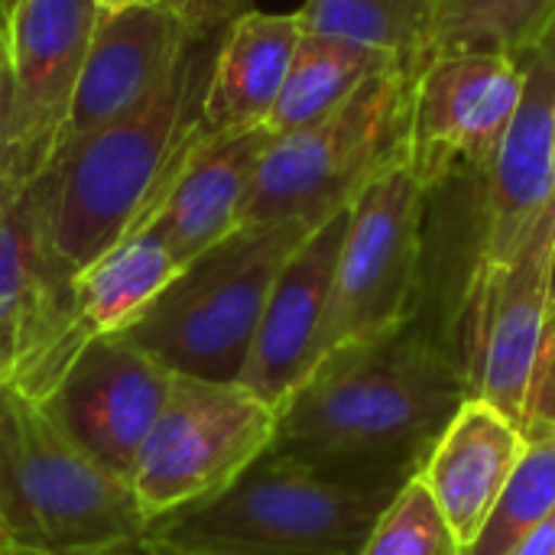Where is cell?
<instances>
[{
	"label": "cell",
	"mask_w": 555,
	"mask_h": 555,
	"mask_svg": "<svg viewBox=\"0 0 555 555\" xmlns=\"http://www.w3.org/2000/svg\"><path fill=\"white\" fill-rule=\"evenodd\" d=\"M185 46L182 23L156 0L101 10L59 143L137 111L172 75Z\"/></svg>",
	"instance_id": "2e32d148"
},
{
	"label": "cell",
	"mask_w": 555,
	"mask_h": 555,
	"mask_svg": "<svg viewBox=\"0 0 555 555\" xmlns=\"http://www.w3.org/2000/svg\"><path fill=\"white\" fill-rule=\"evenodd\" d=\"M13 3V0H10ZM7 26H10V7L0 0V46H7Z\"/></svg>",
	"instance_id": "1f68e13d"
},
{
	"label": "cell",
	"mask_w": 555,
	"mask_h": 555,
	"mask_svg": "<svg viewBox=\"0 0 555 555\" xmlns=\"http://www.w3.org/2000/svg\"><path fill=\"white\" fill-rule=\"evenodd\" d=\"M276 433V410L237 380H198L172 374L133 468L130 491L150 520L221 494Z\"/></svg>",
	"instance_id": "52a82bcc"
},
{
	"label": "cell",
	"mask_w": 555,
	"mask_h": 555,
	"mask_svg": "<svg viewBox=\"0 0 555 555\" xmlns=\"http://www.w3.org/2000/svg\"><path fill=\"white\" fill-rule=\"evenodd\" d=\"M88 341L75 270L49 237L36 179L0 182V354L10 387L42 403Z\"/></svg>",
	"instance_id": "9c48e42d"
},
{
	"label": "cell",
	"mask_w": 555,
	"mask_h": 555,
	"mask_svg": "<svg viewBox=\"0 0 555 555\" xmlns=\"http://www.w3.org/2000/svg\"><path fill=\"white\" fill-rule=\"evenodd\" d=\"M472 397L459 361L416 312L325 354L276 410L273 452L348 485H403Z\"/></svg>",
	"instance_id": "6da1fadb"
},
{
	"label": "cell",
	"mask_w": 555,
	"mask_h": 555,
	"mask_svg": "<svg viewBox=\"0 0 555 555\" xmlns=\"http://www.w3.org/2000/svg\"><path fill=\"white\" fill-rule=\"evenodd\" d=\"M507 555H555V514H550L533 533H527Z\"/></svg>",
	"instance_id": "f1b7e54d"
},
{
	"label": "cell",
	"mask_w": 555,
	"mask_h": 555,
	"mask_svg": "<svg viewBox=\"0 0 555 555\" xmlns=\"http://www.w3.org/2000/svg\"><path fill=\"white\" fill-rule=\"evenodd\" d=\"M436 13L439 0H306L296 20L302 33L341 36L423 68Z\"/></svg>",
	"instance_id": "7402d4cb"
},
{
	"label": "cell",
	"mask_w": 555,
	"mask_h": 555,
	"mask_svg": "<svg viewBox=\"0 0 555 555\" xmlns=\"http://www.w3.org/2000/svg\"><path fill=\"white\" fill-rule=\"evenodd\" d=\"M555 202L527 241L494 267H475L468 289L472 397L527 429V403L540 354L553 332Z\"/></svg>",
	"instance_id": "30bf717a"
},
{
	"label": "cell",
	"mask_w": 555,
	"mask_h": 555,
	"mask_svg": "<svg viewBox=\"0 0 555 555\" xmlns=\"http://www.w3.org/2000/svg\"><path fill=\"white\" fill-rule=\"evenodd\" d=\"M348 228V208L322 221L283 263L263 306L247 364L237 377L267 406L283 400L312 374L328 312L332 276Z\"/></svg>",
	"instance_id": "9a60e30c"
},
{
	"label": "cell",
	"mask_w": 555,
	"mask_h": 555,
	"mask_svg": "<svg viewBox=\"0 0 555 555\" xmlns=\"http://www.w3.org/2000/svg\"><path fill=\"white\" fill-rule=\"evenodd\" d=\"M114 555H159V553H150V550H143V546L137 543V546H130V550H124V553H114Z\"/></svg>",
	"instance_id": "d6a6232c"
},
{
	"label": "cell",
	"mask_w": 555,
	"mask_h": 555,
	"mask_svg": "<svg viewBox=\"0 0 555 555\" xmlns=\"http://www.w3.org/2000/svg\"><path fill=\"white\" fill-rule=\"evenodd\" d=\"M403 485L332 481L267 449L221 494L150 520L140 546L159 555H358Z\"/></svg>",
	"instance_id": "3957f363"
},
{
	"label": "cell",
	"mask_w": 555,
	"mask_h": 555,
	"mask_svg": "<svg viewBox=\"0 0 555 555\" xmlns=\"http://www.w3.org/2000/svg\"><path fill=\"white\" fill-rule=\"evenodd\" d=\"M315 228L299 218L241 224L189 260L124 335L172 374L237 380L283 263Z\"/></svg>",
	"instance_id": "5b68a950"
},
{
	"label": "cell",
	"mask_w": 555,
	"mask_h": 555,
	"mask_svg": "<svg viewBox=\"0 0 555 555\" xmlns=\"http://www.w3.org/2000/svg\"><path fill=\"white\" fill-rule=\"evenodd\" d=\"M517 59L524 94L481 172L485 208L475 267L504 263L555 202V20Z\"/></svg>",
	"instance_id": "5bb4252c"
},
{
	"label": "cell",
	"mask_w": 555,
	"mask_h": 555,
	"mask_svg": "<svg viewBox=\"0 0 555 555\" xmlns=\"http://www.w3.org/2000/svg\"><path fill=\"white\" fill-rule=\"evenodd\" d=\"M3 384H10V374H7V361H3V354H0V387Z\"/></svg>",
	"instance_id": "836d02e7"
},
{
	"label": "cell",
	"mask_w": 555,
	"mask_h": 555,
	"mask_svg": "<svg viewBox=\"0 0 555 555\" xmlns=\"http://www.w3.org/2000/svg\"><path fill=\"white\" fill-rule=\"evenodd\" d=\"M527 449V429L498 406L468 397L433 446L420 481L439 504L462 550L475 543Z\"/></svg>",
	"instance_id": "ac0fdd59"
},
{
	"label": "cell",
	"mask_w": 555,
	"mask_h": 555,
	"mask_svg": "<svg viewBox=\"0 0 555 555\" xmlns=\"http://www.w3.org/2000/svg\"><path fill=\"white\" fill-rule=\"evenodd\" d=\"M555 20V0H439L429 55L504 52L520 55Z\"/></svg>",
	"instance_id": "603a6c76"
},
{
	"label": "cell",
	"mask_w": 555,
	"mask_h": 555,
	"mask_svg": "<svg viewBox=\"0 0 555 555\" xmlns=\"http://www.w3.org/2000/svg\"><path fill=\"white\" fill-rule=\"evenodd\" d=\"M524 94V65L504 52L429 55L413 88L410 166L433 192L455 169L491 163Z\"/></svg>",
	"instance_id": "7c38bea8"
},
{
	"label": "cell",
	"mask_w": 555,
	"mask_h": 555,
	"mask_svg": "<svg viewBox=\"0 0 555 555\" xmlns=\"http://www.w3.org/2000/svg\"><path fill=\"white\" fill-rule=\"evenodd\" d=\"M553 325H555V319H553Z\"/></svg>",
	"instance_id": "d590c367"
},
{
	"label": "cell",
	"mask_w": 555,
	"mask_h": 555,
	"mask_svg": "<svg viewBox=\"0 0 555 555\" xmlns=\"http://www.w3.org/2000/svg\"><path fill=\"white\" fill-rule=\"evenodd\" d=\"M299 36L296 13L250 10L234 20L211 62L198 120L202 133L218 137L267 127Z\"/></svg>",
	"instance_id": "d6986e66"
},
{
	"label": "cell",
	"mask_w": 555,
	"mask_h": 555,
	"mask_svg": "<svg viewBox=\"0 0 555 555\" xmlns=\"http://www.w3.org/2000/svg\"><path fill=\"white\" fill-rule=\"evenodd\" d=\"M527 429H555V325L533 374L530 403H527Z\"/></svg>",
	"instance_id": "4316f807"
},
{
	"label": "cell",
	"mask_w": 555,
	"mask_h": 555,
	"mask_svg": "<svg viewBox=\"0 0 555 555\" xmlns=\"http://www.w3.org/2000/svg\"><path fill=\"white\" fill-rule=\"evenodd\" d=\"M553 296H555V237H553Z\"/></svg>",
	"instance_id": "e575fe53"
},
{
	"label": "cell",
	"mask_w": 555,
	"mask_h": 555,
	"mask_svg": "<svg viewBox=\"0 0 555 555\" xmlns=\"http://www.w3.org/2000/svg\"><path fill=\"white\" fill-rule=\"evenodd\" d=\"M98 13L94 0L10 3V124L3 169L13 182L29 185L59 146Z\"/></svg>",
	"instance_id": "8fae6325"
},
{
	"label": "cell",
	"mask_w": 555,
	"mask_h": 555,
	"mask_svg": "<svg viewBox=\"0 0 555 555\" xmlns=\"http://www.w3.org/2000/svg\"><path fill=\"white\" fill-rule=\"evenodd\" d=\"M426 198L429 189L410 159H400L348 205L319 361L345 345L387 335L413 315Z\"/></svg>",
	"instance_id": "ba28073f"
},
{
	"label": "cell",
	"mask_w": 555,
	"mask_h": 555,
	"mask_svg": "<svg viewBox=\"0 0 555 555\" xmlns=\"http://www.w3.org/2000/svg\"><path fill=\"white\" fill-rule=\"evenodd\" d=\"M179 260L153 228H137L75 273V306L88 338L117 335L176 280Z\"/></svg>",
	"instance_id": "ffe728a7"
},
{
	"label": "cell",
	"mask_w": 555,
	"mask_h": 555,
	"mask_svg": "<svg viewBox=\"0 0 555 555\" xmlns=\"http://www.w3.org/2000/svg\"><path fill=\"white\" fill-rule=\"evenodd\" d=\"M7 124H10V59L7 46H0V182H13L3 169V150H7ZM23 185V182H20Z\"/></svg>",
	"instance_id": "83f0119b"
},
{
	"label": "cell",
	"mask_w": 555,
	"mask_h": 555,
	"mask_svg": "<svg viewBox=\"0 0 555 555\" xmlns=\"http://www.w3.org/2000/svg\"><path fill=\"white\" fill-rule=\"evenodd\" d=\"M416 75V65L397 62L332 114L276 137L260 159L241 224L289 218L322 224L384 169L410 159Z\"/></svg>",
	"instance_id": "8992f818"
},
{
	"label": "cell",
	"mask_w": 555,
	"mask_h": 555,
	"mask_svg": "<svg viewBox=\"0 0 555 555\" xmlns=\"http://www.w3.org/2000/svg\"><path fill=\"white\" fill-rule=\"evenodd\" d=\"M0 514L36 555H114L146 533L130 485L10 384L0 387Z\"/></svg>",
	"instance_id": "277c9868"
},
{
	"label": "cell",
	"mask_w": 555,
	"mask_h": 555,
	"mask_svg": "<svg viewBox=\"0 0 555 555\" xmlns=\"http://www.w3.org/2000/svg\"><path fill=\"white\" fill-rule=\"evenodd\" d=\"M0 555H36V553H29V550H23V546L13 540V533L7 530L3 514H0Z\"/></svg>",
	"instance_id": "f546056e"
},
{
	"label": "cell",
	"mask_w": 555,
	"mask_h": 555,
	"mask_svg": "<svg viewBox=\"0 0 555 555\" xmlns=\"http://www.w3.org/2000/svg\"><path fill=\"white\" fill-rule=\"evenodd\" d=\"M156 3L182 23L189 39L224 36L234 20L250 13V0H156Z\"/></svg>",
	"instance_id": "484cf974"
},
{
	"label": "cell",
	"mask_w": 555,
	"mask_h": 555,
	"mask_svg": "<svg viewBox=\"0 0 555 555\" xmlns=\"http://www.w3.org/2000/svg\"><path fill=\"white\" fill-rule=\"evenodd\" d=\"M276 133L267 127L208 137L198 127L179 176L143 228H153L179 267L241 228L244 205L263 153Z\"/></svg>",
	"instance_id": "e0dca14e"
},
{
	"label": "cell",
	"mask_w": 555,
	"mask_h": 555,
	"mask_svg": "<svg viewBox=\"0 0 555 555\" xmlns=\"http://www.w3.org/2000/svg\"><path fill=\"white\" fill-rule=\"evenodd\" d=\"M133 3H146V0H94L98 10H124V7H133Z\"/></svg>",
	"instance_id": "4dcf8cb0"
},
{
	"label": "cell",
	"mask_w": 555,
	"mask_h": 555,
	"mask_svg": "<svg viewBox=\"0 0 555 555\" xmlns=\"http://www.w3.org/2000/svg\"><path fill=\"white\" fill-rule=\"evenodd\" d=\"M555 514V429H527V449L465 555H507Z\"/></svg>",
	"instance_id": "cb8c5ba5"
},
{
	"label": "cell",
	"mask_w": 555,
	"mask_h": 555,
	"mask_svg": "<svg viewBox=\"0 0 555 555\" xmlns=\"http://www.w3.org/2000/svg\"><path fill=\"white\" fill-rule=\"evenodd\" d=\"M169 387L172 371L117 332L91 338L42 406L91 459L127 481Z\"/></svg>",
	"instance_id": "4fadbf2b"
},
{
	"label": "cell",
	"mask_w": 555,
	"mask_h": 555,
	"mask_svg": "<svg viewBox=\"0 0 555 555\" xmlns=\"http://www.w3.org/2000/svg\"><path fill=\"white\" fill-rule=\"evenodd\" d=\"M403 59L384 49H371L341 36L302 33L289 62L283 91L267 120V130L283 137L289 130L315 124L319 117L345 104L367 78H374L377 72Z\"/></svg>",
	"instance_id": "44dd1931"
},
{
	"label": "cell",
	"mask_w": 555,
	"mask_h": 555,
	"mask_svg": "<svg viewBox=\"0 0 555 555\" xmlns=\"http://www.w3.org/2000/svg\"><path fill=\"white\" fill-rule=\"evenodd\" d=\"M358 555H465L439 504L413 475L377 517Z\"/></svg>",
	"instance_id": "d4e9b609"
},
{
	"label": "cell",
	"mask_w": 555,
	"mask_h": 555,
	"mask_svg": "<svg viewBox=\"0 0 555 555\" xmlns=\"http://www.w3.org/2000/svg\"><path fill=\"white\" fill-rule=\"evenodd\" d=\"M221 36L189 39L172 75L127 117L65 140L36 176L49 237L81 273L150 221L198 137Z\"/></svg>",
	"instance_id": "7a4b0ae2"
}]
</instances>
